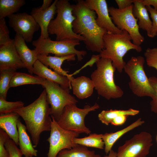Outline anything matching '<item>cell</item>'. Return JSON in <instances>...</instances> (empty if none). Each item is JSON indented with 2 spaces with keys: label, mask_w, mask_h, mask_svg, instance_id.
Wrapping results in <instances>:
<instances>
[{
  "label": "cell",
  "mask_w": 157,
  "mask_h": 157,
  "mask_svg": "<svg viewBox=\"0 0 157 157\" xmlns=\"http://www.w3.org/2000/svg\"><path fill=\"white\" fill-rule=\"evenodd\" d=\"M72 6L76 17L73 23V31L84 38L88 50L100 53L104 49L103 37L107 31L98 25L95 12L88 7L85 1L78 0Z\"/></svg>",
  "instance_id": "cell-1"
},
{
  "label": "cell",
  "mask_w": 157,
  "mask_h": 157,
  "mask_svg": "<svg viewBox=\"0 0 157 157\" xmlns=\"http://www.w3.org/2000/svg\"><path fill=\"white\" fill-rule=\"evenodd\" d=\"M14 112L23 119L26 129L31 135L33 147H36L39 143L42 133L50 131L51 129L50 108L45 89L33 103Z\"/></svg>",
  "instance_id": "cell-2"
},
{
  "label": "cell",
  "mask_w": 157,
  "mask_h": 157,
  "mask_svg": "<svg viewBox=\"0 0 157 157\" xmlns=\"http://www.w3.org/2000/svg\"><path fill=\"white\" fill-rule=\"evenodd\" d=\"M131 40L130 35L125 30L118 34L107 32L103 37L104 49L99 55L100 58L110 59L113 67L121 73L126 63L123 59L126 53L132 49L138 52L142 50L140 46L134 44Z\"/></svg>",
  "instance_id": "cell-3"
},
{
  "label": "cell",
  "mask_w": 157,
  "mask_h": 157,
  "mask_svg": "<svg viewBox=\"0 0 157 157\" xmlns=\"http://www.w3.org/2000/svg\"><path fill=\"white\" fill-rule=\"evenodd\" d=\"M95 63L97 68L92 73L91 78L98 94L108 100L121 97L124 92L115 82L114 73L116 69L111 60L100 58Z\"/></svg>",
  "instance_id": "cell-4"
},
{
  "label": "cell",
  "mask_w": 157,
  "mask_h": 157,
  "mask_svg": "<svg viewBox=\"0 0 157 157\" xmlns=\"http://www.w3.org/2000/svg\"><path fill=\"white\" fill-rule=\"evenodd\" d=\"M56 7L57 15L50 22L49 33L55 35L57 41L76 40L84 42V38L73 30V23L76 17L73 14L72 5L68 0H57Z\"/></svg>",
  "instance_id": "cell-5"
},
{
  "label": "cell",
  "mask_w": 157,
  "mask_h": 157,
  "mask_svg": "<svg viewBox=\"0 0 157 157\" xmlns=\"http://www.w3.org/2000/svg\"><path fill=\"white\" fill-rule=\"evenodd\" d=\"M145 61L142 56H132L126 63L124 70L129 78V87L134 94L152 98L155 91L145 72Z\"/></svg>",
  "instance_id": "cell-6"
},
{
  "label": "cell",
  "mask_w": 157,
  "mask_h": 157,
  "mask_svg": "<svg viewBox=\"0 0 157 157\" xmlns=\"http://www.w3.org/2000/svg\"><path fill=\"white\" fill-rule=\"evenodd\" d=\"M80 42L76 40L53 41L49 38H44L40 36L38 39L33 41L32 44L35 47L34 50L37 55L48 56L49 53H52L60 57L75 54L78 60L81 61L87 52L76 49L75 47L80 44Z\"/></svg>",
  "instance_id": "cell-7"
},
{
  "label": "cell",
  "mask_w": 157,
  "mask_h": 157,
  "mask_svg": "<svg viewBox=\"0 0 157 157\" xmlns=\"http://www.w3.org/2000/svg\"><path fill=\"white\" fill-rule=\"evenodd\" d=\"M99 108L97 103L92 106L86 105L83 108H78L76 104L67 105L64 108L57 122L60 126L66 130L79 134H89L91 131L85 125V117L89 112L95 111Z\"/></svg>",
  "instance_id": "cell-8"
},
{
  "label": "cell",
  "mask_w": 157,
  "mask_h": 157,
  "mask_svg": "<svg viewBox=\"0 0 157 157\" xmlns=\"http://www.w3.org/2000/svg\"><path fill=\"white\" fill-rule=\"evenodd\" d=\"M46 90L47 100L51 106V116L57 122L67 106L76 104L78 101L69 93V90L45 79L42 85Z\"/></svg>",
  "instance_id": "cell-9"
},
{
  "label": "cell",
  "mask_w": 157,
  "mask_h": 157,
  "mask_svg": "<svg viewBox=\"0 0 157 157\" xmlns=\"http://www.w3.org/2000/svg\"><path fill=\"white\" fill-rule=\"evenodd\" d=\"M133 4L123 9L111 6L108 8L111 19L117 27L125 30L130 35L133 43L138 46L144 41V37L139 31L138 19L133 13Z\"/></svg>",
  "instance_id": "cell-10"
},
{
  "label": "cell",
  "mask_w": 157,
  "mask_h": 157,
  "mask_svg": "<svg viewBox=\"0 0 157 157\" xmlns=\"http://www.w3.org/2000/svg\"><path fill=\"white\" fill-rule=\"evenodd\" d=\"M51 117L50 135L47 140L49 144L47 157H56L61 150L70 149L77 145L74 140L78 138L79 134L63 129L53 116H51Z\"/></svg>",
  "instance_id": "cell-11"
},
{
  "label": "cell",
  "mask_w": 157,
  "mask_h": 157,
  "mask_svg": "<svg viewBox=\"0 0 157 157\" xmlns=\"http://www.w3.org/2000/svg\"><path fill=\"white\" fill-rule=\"evenodd\" d=\"M152 142L150 133L141 132L118 147L116 157H146L153 145Z\"/></svg>",
  "instance_id": "cell-12"
},
{
  "label": "cell",
  "mask_w": 157,
  "mask_h": 157,
  "mask_svg": "<svg viewBox=\"0 0 157 157\" xmlns=\"http://www.w3.org/2000/svg\"><path fill=\"white\" fill-rule=\"evenodd\" d=\"M8 17L10 26L27 42L32 41L34 33L40 28L33 17L25 12L13 14Z\"/></svg>",
  "instance_id": "cell-13"
},
{
  "label": "cell",
  "mask_w": 157,
  "mask_h": 157,
  "mask_svg": "<svg viewBox=\"0 0 157 157\" xmlns=\"http://www.w3.org/2000/svg\"><path fill=\"white\" fill-rule=\"evenodd\" d=\"M85 1L88 7L97 14L96 22L100 28L110 33L118 34L122 32L113 22L105 0H86Z\"/></svg>",
  "instance_id": "cell-14"
},
{
  "label": "cell",
  "mask_w": 157,
  "mask_h": 157,
  "mask_svg": "<svg viewBox=\"0 0 157 157\" xmlns=\"http://www.w3.org/2000/svg\"><path fill=\"white\" fill-rule=\"evenodd\" d=\"M26 68L21 60L14 44V40L5 45L0 46V70L11 69L15 71Z\"/></svg>",
  "instance_id": "cell-15"
},
{
  "label": "cell",
  "mask_w": 157,
  "mask_h": 157,
  "mask_svg": "<svg viewBox=\"0 0 157 157\" xmlns=\"http://www.w3.org/2000/svg\"><path fill=\"white\" fill-rule=\"evenodd\" d=\"M55 0L47 9L42 10L40 8H33L31 15L33 17L41 28L40 36L44 38H49L48 27L50 22L56 13V3Z\"/></svg>",
  "instance_id": "cell-16"
},
{
  "label": "cell",
  "mask_w": 157,
  "mask_h": 157,
  "mask_svg": "<svg viewBox=\"0 0 157 157\" xmlns=\"http://www.w3.org/2000/svg\"><path fill=\"white\" fill-rule=\"evenodd\" d=\"M33 73L44 79L58 84L66 89L69 90L72 88L69 78L53 71L38 59L34 64Z\"/></svg>",
  "instance_id": "cell-17"
},
{
  "label": "cell",
  "mask_w": 157,
  "mask_h": 157,
  "mask_svg": "<svg viewBox=\"0 0 157 157\" xmlns=\"http://www.w3.org/2000/svg\"><path fill=\"white\" fill-rule=\"evenodd\" d=\"M14 44L19 57L31 74L33 73V65L38 60L35 50L27 47L25 41L20 35L16 34L14 39Z\"/></svg>",
  "instance_id": "cell-18"
},
{
  "label": "cell",
  "mask_w": 157,
  "mask_h": 157,
  "mask_svg": "<svg viewBox=\"0 0 157 157\" xmlns=\"http://www.w3.org/2000/svg\"><path fill=\"white\" fill-rule=\"evenodd\" d=\"M75 54L63 56H51L38 54V59L46 67H49L58 74L67 76L71 80L72 76L68 74V71H65L61 68L63 63L65 60L74 61L76 59Z\"/></svg>",
  "instance_id": "cell-19"
},
{
  "label": "cell",
  "mask_w": 157,
  "mask_h": 157,
  "mask_svg": "<svg viewBox=\"0 0 157 157\" xmlns=\"http://www.w3.org/2000/svg\"><path fill=\"white\" fill-rule=\"evenodd\" d=\"M73 93L78 98L83 99L90 96L93 93L94 86L91 79L84 76L70 80Z\"/></svg>",
  "instance_id": "cell-20"
},
{
  "label": "cell",
  "mask_w": 157,
  "mask_h": 157,
  "mask_svg": "<svg viewBox=\"0 0 157 157\" xmlns=\"http://www.w3.org/2000/svg\"><path fill=\"white\" fill-rule=\"evenodd\" d=\"M19 115L15 112L1 115L0 129L4 130L17 145H19V136L17 123Z\"/></svg>",
  "instance_id": "cell-21"
},
{
  "label": "cell",
  "mask_w": 157,
  "mask_h": 157,
  "mask_svg": "<svg viewBox=\"0 0 157 157\" xmlns=\"http://www.w3.org/2000/svg\"><path fill=\"white\" fill-rule=\"evenodd\" d=\"M146 6L142 0H135L133 3V13L138 21L139 28L145 31L150 37L152 27V21L149 16Z\"/></svg>",
  "instance_id": "cell-22"
},
{
  "label": "cell",
  "mask_w": 157,
  "mask_h": 157,
  "mask_svg": "<svg viewBox=\"0 0 157 157\" xmlns=\"http://www.w3.org/2000/svg\"><path fill=\"white\" fill-rule=\"evenodd\" d=\"M19 136V145L23 155L25 157H36L38 151L35 149L31 142L30 138L26 132V126L19 119L17 123Z\"/></svg>",
  "instance_id": "cell-23"
},
{
  "label": "cell",
  "mask_w": 157,
  "mask_h": 157,
  "mask_svg": "<svg viewBox=\"0 0 157 157\" xmlns=\"http://www.w3.org/2000/svg\"><path fill=\"white\" fill-rule=\"evenodd\" d=\"M144 123L141 118L125 128L114 132L106 133L103 134L102 139L104 143V151L108 154L115 143L121 137L128 132L140 126Z\"/></svg>",
  "instance_id": "cell-24"
},
{
  "label": "cell",
  "mask_w": 157,
  "mask_h": 157,
  "mask_svg": "<svg viewBox=\"0 0 157 157\" xmlns=\"http://www.w3.org/2000/svg\"><path fill=\"white\" fill-rule=\"evenodd\" d=\"M45 80L37 75L16 72L11 78L10 87L29 84H40L42 86Z\"/></svg>",
  "instance_id": "cell-25"
},
{
  "label": "cell",
  "mask_w": 157,
  "mask_h": 157,
  "mask_svg": "<svg viewBox=\"0 0 157 157\" xmlns=\"http://www.w3.org/2000/svg\"><path fill=\"white\" fill-rule=\"evenodd\" d=\"M56 157H101L94 150H89L87 147L78 144L70 149L60 151Z\"/></svg>",
  "instance_id": "cell-26"
},
{
  "label": "cell",
  "mask_w": 157,
  "mask_h": 157,
  "mask_svg": "<svg viewBox=\"0 0 157 157\" xmlns=\"http://www.w3.org/2000/svg\"><path fill=\"white\" fill-rule=\"evenodd\" d=\"M140 111L130 108L128 110H103L98 115L99 120L103 124L108 125L113 119L121 115L134 116L138 114Z\"/></svg>",
  "instance_id": "cell-27"
},
{
  "label": "cell",
  "mask_w": 157,
  "mask_h": 157,
  "mask_svg": "<svg viewBox=\"0 0 157 157\" xmlns=\"http://www.w3.org/2000/svg\"><path fill=\"white\" fill-rule=\"evenodd\" d=\"M25 3L24 0H0V17L14 14Z\"/></svg>",
  "instance_id": "cell-28"
},
{
  "label": "cell",
  "mask_w": 157,
  "mask_h": 157,
  "mask_svg": "<svg viewBox=\"0 0 157 157\" xmlns=\"http://www.w3.org/2000/svg\"><path fill=\"white\" fill-rule=\"evenodd\" d=\"M102 136L103 134L90 133L88 136L84 138H75L74 141L76 144L87 147L103 149L104 148V143L102 139Z\"/></svg>",
  "instance_id": "cell-29"
},
{
  "label": "cell",
  "mask_w": 157,
  "mask_h": 157,
  "mask_svg": "<svg viewBox=\"0 0 157 157\" xmlns=\"http://www.w3.org/2000/svg\"><path fill=\"white\" fill-rule=\"evenodd\" d=\"M16 72L11 69L0 70V97L6 99L11 78Z\"/></svg>",
  "instance_id": "cell-30"
},
{
  "label": "cell",
  "mask_w": 157,
  "mask_h": 157,
  "mask_svg": "<svg viewBox=\"0 0 157 157\" xmlns=\"http://www.w3.org/2000/svg\"><path fill=\"white\" fill-rule=\"evenodd\" d=\"M21 101L10 102L0 97V114L3 115L14 112L16 110L24 107Z\"/></svg>",
  "instance_id": "cell-31"
},
{
  "label": "cell",
  "mask_w": 157,
  "mask_h": 157,
  "mask_svg": "<svg viewBox=\"0 0 157 157\" xmlns=\"http://www.w3.org/2000/svg\"><path fill=\"white\" fill-rule=\"evenodd\" d=\"M144 55L147 65L157 70V46L153 48H147Z\"/></svg>",
  "instance_id": "cell-32"
},
{
  "label": "cell",
  "mask_w": 157,
  "mask_h": 157,
  "mask_svg": "<svg viewBox=\"0 0 157 157\" xmlns=\"http://www.w3.org/2000/svg\"><path fill=\"white\" fill-rule=\"evenodd\" d=\"M9 36V32L5 18L0 17V46L6 45L13 40Z\"/></svg>",
  "instance_id": "cell-33"
},
{
  "label": "cell",
  "mask_w": 157,
  "mask_h": 157,
  "mask_svg": "<svg viewBox=\"0 0 157 157\" xmlns=\"http://www.w3.org/2000/svg\"><path fill=\"white\" fill-rule=\"evenodd\" d=\"M15 142L11 139L8 140L5 144V147L9 155V157H22L23 154L18 148Z\"/></svg>",
  "instance_id": "cell-34"
},
{
  "label": "cell",
  "mask_w": 157,
  "mask_h": 157,
  "mask_svg": "<svg viewBox=\"0 0 157 157\" xmlns=\"http://www.w3.org/2000/svg\"><path fill=\"white\" fill-rule=\"evenodd\" d=\"M149 79L155 91V95L150 102V109L151 112L157 113V77L152 76Z\"/></svg>",
  "instance_id": "cell-35"
},
{
  "label": "cell",
  "mask_w": 157,
  "mask_h": 157,
  "mask_svg": "<svg viewBox=\"0 0 157 157\" xmlns=\"http://www.w3.org/2000/svg\"><path fill=\"white\" fill-rule=\"evenodd\" d=\"M152 19V27L150 38L157 35V10L151 6H146Z\"/></svg>",
  "instance_id": "cell-36"
},
{
  "label": "cell",
  "mask_w": 157,
  "mask_h": 157,
  "mask_svg": "<svg viewBox=\"0 0 157 157\" xmlns=\"http://www.w3.org/2000/svg\"><path fill=\"white\" fill-rule=\"evenodd\" d=\"M10 138L3 129H0V157H9L8 153L5 147L6 142Z\"/></svg>",
  "instance_id": "cell-37"
},
{
  "label": "cell",
  "mask_w": 157,
  "mask_h": 157,
  "mask_svg": "<svg viewBox=\"0 0 157 157\" xmlns=\"http://www.w3.org/2000/svg\"><path fill=\"white\" fill-rule=\"evenodd\" d=\"M128 116L124 115H119L113 119L110 123L115 126L122 125L126 122Z\"/></svg>",
  "instance_id": "cell-38"
},
{
  "label": "cell",
  "mask_w": 157,
  "mask_h": 157,
  "mask_svg": "<svg viewBox=\"0 0 157 157\" xmlns=\"http://www.w3.org/2000/svg\"><path fill=\"white\" fill-rule=\"evenodd\" d=\"M135 0H115L118 9H123L133 4Z\"/></svg>",
  "instance_id": "cell-39"
},
{
  "label": "cell",
  "mask_w": 157,
  "mask_h": 157,
  "mask_svg": "<svg viewBox=\"0 0 157 157\" xmlns=\"http://www.w3.org/2000/svg\"><path fill=\"white\" fill-rule=\"evenodd\" d=\"M142 2L146 6H152L157 10V0H142Z\"/></svg>",
  "instance_id": "cell-40"
},
{
  "label": "cell",
  "mask_w": 157,
  "mask_h": 157,
  "mask_svg": "<svg viewBox=\"0 0 157 157\" xmlns=\"http://www.w3.org/2000/svg\"><path fill=\"white\" fill-rule=\"evenodd\" d=\"M52 0H44L43 3L40 8L42 10H46L51 5Z\"/></svg>",
  "instance_id": "cell-41"
},
{
  "label": "cell",
  "mask_w": 157,
  "mask_h": 157,
  "mask_svg": "<svg viewBox=\"0 0 157 157\" xmlns=\"http://www.w3.org/2000/svg\"><path fill=\"white\" fill-rule=\"evenodd\" d=\"M117 152L111 149L109 152L108 155L104 156L103 157H116Z\"/></svg>",
  "instance_id": "cell-42"
},
{
  "label": "cell",
  "mask_w": 157,
  "mask_h": 157,
  "mask_svg": "<svg viewBox=\"0 0 157 157\" xmlns=\"http://www.w3.org/2000/svg\"><path fill=\"white\" fill-rule=\"evenodd\" d=\"M156 142H157V135L156 136Z\"/></svg>",
  "instance_id": "cell-43"
}]
</instances>
